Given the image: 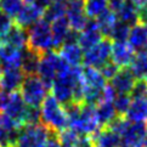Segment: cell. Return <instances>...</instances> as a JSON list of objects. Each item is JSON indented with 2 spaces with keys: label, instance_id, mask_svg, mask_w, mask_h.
I'll use <instances>...</instances> for the list:
<instances>
[{
  "label": "cell",
  "instance_id": "6da1fadb",
  "mask_svg": "<svg viewBox=\"0 0 147 147\" xmlns=\"http://www.w3.org/2000/svg\"><path fill=\"white\" fill-rule=\"evenodd\" d=\"M40 108V120L49 130L60 134L68 128V118L65 108L52 95L45 97Z\"/></svg>",
  "mask_w": 147,
  "mask_h": 147
},
{
  "label": "cell",
  "instance_id": "7a4b0ae2",
  "mask_svg": "<svg viewBox=\"0 0 147 147\" xmlns=\"http://www.w3.org/2000/svg\"><path fill=\"white\" fill-rule=\"evenodd\" d=\"M27 32V48L43 55L45 52L54 50L52 49V35L51 27L43 18L30 26Z\"/></svg>",
  "mask_w": 147,
  "mask_h": 147
},
{
  "label": "cell",
  "instance_id": "3957f363",
  "mask_svg": "<svg viewBox=\"0 0 147 147\" xmlns=\"http://www.w3.org/2000/svg\"><path fill=\"white\" fill-rule=\"evenodd\" d=\"M48 89L39 79L36 74L26 76L20 88V94L22 96L24 103L29 107L40 108L41 103L48 96Z\"/></svg>",
  "mask_w": 147,
  "mask_h": 147
},
{
  "label": "cell",
  "instance_id": "277c9868",
  "mask_svg": "<svg viewBox=\"0 0 147 147\" xmlns=\"http://www.w3.org/2000/svg\"><path fill=\"white\" fill-rule=\"evenodd\" d=\"M50 130L43 123L24 125L20 129L17 147H45Z\"/></svg>",
  "mask_w": 147,
  "mask_h": 147
},
{
  "label": "cell",
  "instance_id": "5b68a950",
  "mask_svg": "<svg viewBox=\"0 0 147 147\" xmlns=\"http://www.w3.org/2000/svg\"><path fill=\"white\" fill-rule=\"evenodd\" d=\"M112 50V41L103 38L98 44L92 46L89 50L84 51L83 55V63L85 67H92L100 69L107 61H109Z\"/></svg>",
  "mask_w": 147,
  "mask_h": 147
},
{
  "label": "cell",
  "instance_id": "8992f818",
  "mask_svg": "<svg viewBox=\"0 0 147 147\" xmlns=\"http://www.w3.org/2000/svg\"><path fill=\"white\" fill-rule=\"evenodd\" d=\"M60 61V55L59 52L54 50L48 51L40 56V62L39 67L36 71V76L39 77V79L43 82L45 88L50 90L52 86L55 78L57 76V65Z\"/></svg>",
  "mask_w": 147,
  "mask_h": 147
},
{
  "label": "cell",
  "instance_id": "52a82bcc",
  "mask_svg": "<svg viewBox=\"0 0 147 147\" xmlns=\"http://www.w3.org/2000/svg\"><path fill=\"white\" fill-rule=\"evenodd\" d=\"M66 18L71 26V29L80 32L89 20L84 12V0H67Z\"/></svg>",
  "mask_w": 147,
  "mask_h": 147
},
{
  "label": "cell",
  "instance_id": "ba28073f",
  "mask_svg": "<svg viewBox=\"0 0 147 147\" xmlns=\"http://www.w3.org/2000/svg\"><path fill=\"white\" fill-rule=\"evenodd\" d=\"M146 123L144 122H130L120 134L122 146L125 147H142L145 138Z\"/></svg>",
  "mask_w": 147,
  "mask_h": 147
},
{
  "label": "cell",
  "instance_id": "9c48e42d",
  "mask_svg": "<svg viewBox=\"0 0 147 147\" xmlns=\"http://www.w3.org/2000/svg\"><path fill=\"white\" fill-rule=\"evenodd\" d=\"M27 111V105L24 103L20 91L11 92L9 96L6 107L4 109V113L10 117L18 127L22 128L24 123V114Z\"/></svg>",
  "mask_w": 147,
  "mask_h": 147
},
{
  "label": "cell",
  "instance_id": "30bf717a",
  "mask_svg": "<svg viewBox=\"0 0 147 147\" xmlns=\"http://www.w3.org/2000/svg\"><path fill=\"white\" fill-rule=\"evenodd\" d=\"M103 39V36L100 32V28L95 20H88L86 24L79 32V38H78V45L82 48L83 51L89 50L92 46L98 44Z\"/></svg>",
  "mask_w": 147,
  "mask_h": 147
},
{
  "label": "cell",
  "instance_id": "8fae6325",
  "mask_svg": "<svg viewBox=\"0 0 147 147\" xmlns=\"http://www.w3.org/2000/svg\"><path fill=\"white\" fill-rule=\"evenodd\" d=\"M136 83V78L134 77L133 72L130 71V68H119L112 79L109 85L112 86L114 92L117 95H130L131 90Z\"/></svg>",
  "mask_w": 147,
  "mask_h": 147
},
{
  "label": "cell",
  "instance_id": "7c38bea8",
  "mask_svg": "<svg viewBox=\"0 0 147 147\" xmlns=\"http://www.w3.org/2000/svg\"><path fill=\"white\" fill-rule=\"evenodd\" d=\"M112 62L115 63L119 68H127L130 67L135 57V51L130 48V45L127 41L122 43H112L111 50Z\"/></svg>",
  "mask_w": 147,
  "mask_h": 147
},
{
  "label": "cell",
  "instance_id": "4fadbf2b",
  "mask_svg": "<svg viewBox=\"0 0 147 147\" xmlns=\"http://www.w3.org/2000/svg\"><path fill=\"white\" fill-rule=\"evenodd\" d=\"M24 73L21 68H12V69H3L0 74V88L7 94L18 91L24 79Z\"/></svg>",
  "mask_w": 147,
  "mask_h": 147
},
{
  "label": "cell",
  "instance_id": "5bb4252c",
  "mask_svg": "<svg viewBox=\"0 0 147 147\" xmlns=\"http://www.w3.org/2000/svg\"><path fill=\"white\" fill-rule=\"evenodd\" d=\"M21 60H22V50L6 43H0V61L3 65V69L21 68Z\"/></svg>",
  "mask_w": 147,
  "mask_h": 147
},
{
  "label": "cell",
  "instance_id": "9a60e30c",
  "mask_svg": "<svg viewBox=\"0 0 147 147\" xmlns=\"http://www.w3.org/2000/svg\"><path fill=\"white\" fill-rule=\"evenodd\" d=\"M43 18V11L33 4H24L23 9L15 17V24L23 29H28L30 26Z\"/></svg>",
  "mask_w": 147,
  "mask_h": 147
},
{
  "label": "cell",
  "instance_id": "2e32d148",
  "mask_svg": "<svg viewBox=\"0 0 147 147\" xmlns=\"http://www.w3.org/2000/svg\"><path fill=\"white\" fill-rule=\"evenodd\" d=\"M127 43L134 51H142L147 48V26L138 22L130 27Z\"/></svg>",
  "mask_w": 147,
  "mask_h": 147
},
{
  "label": "cell",
  "instance_id": "e0dca14e",
  "mask_svg": "<svg viewBox=\"0 0 147 147\" xmlns=\"http://www.w3.org/2000/svg\"><path fill=\"white\" fill-rule=\"evenodd\" d=\"M50 27H51V35H52V49L57 52L61 49V46L63 45L66 36L71 30V26L68 23L66 16H63L54 21Z\"/></svg>",
  "mask_w": 147,
  "mask_h": 147
},
{
  "label": "cell",
  "instance_id": "ac0fdd59",
  "mask_svg": "<svg viewBox=\"0 0 147 147\" xmlns=\"http://www.w3.org/2000/svg\"><path fill=\"white\" fill-rule=\"evenodd\" d=\"M57 52L61 59L71 67H79V65L83 63L84 51L78 44H65Z\"/></svg>",
  "mask_w": 147,
  "mask_h": 147
},
{
  "label": "cell",
  "instance_id": "d6986e66",
  "mask_svg": "<svg viewBox=\"0 0 147 147\" xmlns=\"http://www.w3.org/2000/svg\"><path fill=\"white\" fill-rule=\"evenodd\" d=\"M82 77L84 86L86 89H94V90H103L106 86V80L100 73L98 69L92 67H84L82 69Z\"/></svg>",
  "mask_w": 147,
  "mask_h": 147
},
{
  "label": "cell",
  "instance_id": "ffe728a7",
  "mask_svg": "<svg viewBox=\"0 0 147 147\" xmlns=\"http://www.w3.org/2000/svg\"><path fill=\"white\" fill-rule=\"evenodd\" d=\"M125 118L130 122H147V98H131Z\"/></svg>",
  "mask_w": 147,
  "mask_h": 147
},
{
  "label": "cell",
  "instance_id": "44dd1931",
  "mask_svg": "<svg viewBox=\"0 0 147 147\" xmlns=\"http://www.w3.org/2000/svg\"><path fill=\"white\" fill-rule=\"evenodd\" d=\"M40 56L38 52L30 50L29 48H24L22 50V60H21V71L24 76L36 74L40 62Z\"/></svg>",
  "mask_w": 147,
  "mask_h": 147
},
{
  "label": "cell",
  "instance_id": "7402d4cb",
  "mask_svg": "<svg viewBox=\"0 0 147 147\" xmlns=\"http://www.w3.org/2000/svg\"><path fill=\"white\" fill-rule=\"evenodd\" d=\"M1 43H6L20 50H23L24 48H27V32L26 29L13 23L11 28L7 30V33L4 35Z\"/></svg>",
  "mask_w": 147,
  "mask_h": 147
},
{
  "label": "cell",
  "instance_id": "603a6c76",
  "mask_svg": "<svg viewBox=\"0 0 147 147\" xmlns=\"http://www.w3.org/2000/svg\"><path fill=\"white\" fill-rule=\"evenodd\" d=\"M95 140L96 147H120L122 146V139L118 134L108 129L107 127L101 128L97 133L92 136Z\"/></svg>",
  "mask_w": 147,
  "mask_h": 147
},
{
  "label": "cell",
  "instance_id": "cb8c5ba5",
  "mask_svg": "<svg viewBox=\"0 0 147 147\" xmlns=\"http://www.w3.org/2000/svg\"><path fill=\"white\" fill-rule=\"evenodd\" d=\"M95 114H96V119L100 124L101 128H105L112 122V120L117 117V112L114 109L113 102L112 101H107L103 100L98 105H96L95 107Z\"/></svg>",
  "mask_w": 147,
  "mask_h": 147
},
{
  "label": "cell",
  "instance_id": "d4e9b609",
  "mask_svg": "<svg viewBox=\"0 0 147 147\" xmlns=\"http://www.w3.org/2000/svg\"><path fill=\"white\" fill-rule=\"evenodd\" d=\"M115 15H117L119 22L127 24L129 27H133L134 24L139 22V7L129 0H125L124 5Z\"/></svg>",
  "mask_w": 147,
  "mask_h": 147
},
{
  "label": "cell",
  "instance_id": "484cf974",
  "mask_svg": "<svg viewBox=\"0 0 147 147\" xmlns=\"http://www.w3.org/2000/svg\"><path fill=\"white\" fill-rule=\"evenodd\" d=\"M129 68L138 80L147 82V48L135 55Z\"/></svg>",
  "mask_w": 147,
  "mask_h": 147
},
{
  "label": "cell",
  "instance_id": "4316f807",
  "mask_svg": "<svg viewBox=\"0 0 147 147\" xmlns=\"http://www.w3.org/2000/svg\"><path fill=\"white\" fill-rule=\"evenodd\" d=\"M95 21H96V23L98 26L100 32H101L102 36L108 39V36H109V34H111L113 27L115 26V23L118 22V18H117V15L108 9L105 12H102L98 17H96Z\"/></svg>",
  "mask_w": 147,
  "mask_h": 147
},
{
  "label": "cell",
  "instance_id": "83f0119b",
  "mask_svg": "<svg viewBox=\"0 0 147 147\" xmlns=\"http://www.w3.org/2000/svg\"><path fill=\"white\" fill-rule=\"evenodd\" d=\"M106 10H108V0H84V12L90 20H95Z\"/></svg>",
  "mask_w": 147,
  "mask_h": 147
},
{
  "label": "cell",
  "instance_id": "f1b7e54d",
  "mask_svg": "<svg viewBox=\"0 0 147 147\" xmlns=\"http://www.w3.org/2000/svg\"><path fill=\"white\" fill-rule=\"evenodd\" d=\"M66 16V3H52L43 12V20L48 23H52L54 21Z\"/></svg>",
  "mask_w": 147,
  "mask_h": 147
},
{
  "label": "cell",
  "instance_id": "f546056e",
  "mask_svg": "<svg viewBox=\"0 0 147 147\" xmlns=\"http://www.w3.org/2000/svg\"><path fill=\"white\" fill-rule=\"evenodd\" d=\"M23 6V0H0V12L6 15L11 20L17 16Z\"/></svg>",
  "mask_w": 147,
  "mask_h": 147
},
{
  "label": "cell",
  "instance_id": "4dcf8cb0",
  "mask_svg": "<svg viewBox=\"0 0 147 147\" xmlns=\"http://www.w3.org/2000/svg\"><path fill=\"white\" fill-rule=\"evenodd\" d=\"M129 30L130 27L127 24H124L122 22L115 23V26L113 27L111 34H109L108 39L112 41V43H122V41H127L128 35H129Z\"/></svg>",
  "mask_w": 147,
  "mask_h": 147
},
{
  "label": "cell",
  "instance_id": "1f68e13d",
  "mask_svg": "<svg viewBox=\"0 0 147 147\" xmlns=\"http://www.w3.org/2000/svg\"><path fill=\"white\" fill-rule=\"evenodd\" d=\"M112 102H113V106H114L117 114L120 115V117H124L127 114L129 106L131 103V97L130 95H115Z\"/></svg>",
  "mask_w": 147,
  "mask_h": 147
},
{
  "label": "cell",
  "instance_id": "d6a6232c",
  "mask_svg": "<svg viewBox=\"0 0 147 147\" xmlns=\"http://www.w3.org/2000/svg\"><path fill=\"white\" fill-rule=\"evenodd\" d=\"M78 134L71 129H66L59 134L60 147H76Z\"/></svg>",
  "mask_w": 147,
  "mask_h": 147
},
{
  "label": "cell",
  "instance_id": "836d02e7",
  "mask_svg": "<svg viewBox=\"0 0 147 147\" xmlns=\"http://www.w3.org/2000/svg\"><path fill=\"white\" fill-rule=\"evenodd\" d=\"M131 98H147V82L136 80L133 90L130 92Z\"/></svg>",
  "mask_w": 147,
  "mask_h": 147
},
{
  "label": "cell",
  "instance_id": "e575fe53",
  "mask_svg": "<svg viewBox=\"0 0 147 147\" xmlns=\"http://www.w3.org/2000/svg\"><path fill=\"white\" fill-rule=\"evenodd\" d=\"M98 71L102 74V77L105 78V80H111L112 78L117 74V72L119 71V67L115 63H113L112 61H107Z\"/></svg>",
  "mask_w": 147,
  "mask_h": 147
},
{
  "label": "cell",
  "instance_id": "d590c367",
  "mask_svg": "<svg viewBox=\"0 0 147 147\" xmlns=\"http://www.w3.org/2000/svg\"><path fill=\"white\" fill-rule=\"evenodd\" d=\"M13 24L12 20L7 17L6 15H4L3 12H0V43L3 41L4 35L7 33V30L11 28V26Z\"/></svg>",
  "mask_w": 147,
  "mask_h": 147
},
{
  "label": "cell",
  "instance_id": "8d00e7d4",
  "mask_svg": "<svg viewBox=\"0 0 147 147\" xmlns=\"http://www.w3.org/2000/svg\"><path fill=\"white\" fill-rule=\"evenodd\" d=\"M76 147H96V144L90 135H78Z\"/></svg>",
  "mask_w": 147,
  "mask_h": 147
},
{
  "label": "cell",
  "instance_id": "74e56055",
  "mask_svg": "<svg viewBox=\"0 0 147 147\" xmlns=\"http://www.w3.org/2000/svg\"><path fill=\"white\" fill-rule=\"evenodd\" d=\"M45 147H60L59 134L50 130V134H49V138H48V141H46Z\"/></svg>",
  "mask_w": 147,
  "mask_h": 147
},
{
  "label": "cell",
  "instance_id": "f35d334b",
  "mask_svg": "<svg viewBox=\"0 0 147 147\" xmlns=\"http://www.w3.org/2000/svg\"><path fill=\"white\" fill-rule=\"evenodd\" d=\"M124 3L125 0H108V9L114 13H117L120 10V7L124 5Z\"/></svg>",
  "mask_w": 147,
  "mask_h": 147
},
{
  "label": "cell",
  "instance_id": "ab89813d",
  "mask_svg": "<svg viewBox=\"0 0 147 147\" xmlns=\"http://www.w3.org/2000/svg\"><path fill=\"white\" fill-rule=\"evenodd\" d=\"M9 96H10V94H7L6 91H4L3 89L0 88V113H1L5 109V107H6Z\"/></svg>",
  "mask_w": 147,
  "mask_h": 147
},
{
  "label": "cell",
  "instance_id": "60d3db41",
  "mask_svg": "<svg viewBox=\"0 0 147 147\" xmlns=\"http://www.w3.org/2000/svg\"><path fill=\"white\" fill-rule=\"evenodd\" d=\"M32 4H33V5H35L36 7L40 9L41 11L44 12V10H45V9L48 7L49 5L51 4V0H34V1H33Z\"/></svg>",
  "mask_w": 147,
  "mask_h": 147
},
{
  "label": "cell",
  "instance_id": "b9f144b4",
  "mask_svg": "<svg viewBox=\"0 0 147 147\" xmlns=\"http://www.w3.org/2000/svg\"><path fill=\"white\" fill-rule=\"evenodd\" d=\"M129 1H131L134 5H136V6H138L139 9H140L141 6H144V5H146V4H147L146 0H129Z\"/></svg>",
  "mask_w": 147,
  "mask_h": 147
},
{
  "label": "cell",
  "instance_id": "7bdbcfd3",
  "mask_svg": "<svg viewBox=\"0 0 147 147\" xmlns=\"http://www.w3.org/2000/svg\"><path fill=\"white\" fill-rule=\"evenodd\" d=\"M142 147H147V124H146V130H145V138H144V145Z\"/></svg>",
  "mask_w": 147,
  "mask_h": 147
},
{
  "label": "cell",
  "instance_id": "ee69618b",
  "mask_svg": "<svg viewBox=\"0 0 147 147\" xmlns=\"http://www.w3.org/2000/svg\"><path fill=\"white\" fill-rule=\"evenodd\" d=\"M52 3H66L67 0H51Z\"/></svg>",
  "mask_w": 147,
  "mask_h": 147
},
{
  "label": "cell",
  "instance_id": "f6af8a7d",
  "mask_svg": "<svg viewBox=\"0 0 147 147\" xmlns=\"http://www.w3.org/2000/svg\"><path fill=\"white\" fill-rule=\"evenodd\" d=\"M23 1H24V4H32L34 0H23Z\"/></svg>",
  "mask_w": 147,
  "mask_h": 147
},
{
  "label": "cell",
  "instance_id": "bcb514c9",
  "mask_svg": "<svg viewBox=\"0 0 147 147\" xmlns=\"http://www.w3.org/2000/svg\"><path fill=\"white\" fill-rule=\"evenodd\" d=\"M1 72H3V65H1V61H0V74H1Z\"/></svg>",
  "mask_w": 147,
  "mask_h": 147
},
{
  "label": "cell",
  "instance_id": "7dc6e473",
  "mask_svg": "<svg viewBox=\"0 0 147 147\" xmlns=\"http://www.w3.org/2000/svg\"><path fill=\"white\" fill-rule=\"evenodd\" d=\"M9 147H17L16 145H12V146H9Z\"/></svg>",
  "mask_w": 147,
  "mask_h": 147
},
{
  "label": "cell",
  "instance_id": "c3c4849f",
  "mask_svg": "<svg viewBox=\"0 0 147 147\" xmlns=\"http://www.w3.org/2000/svg\"><path fill=\"white\" fill-rule=\"evenodd\" d=\"M146 1H147V0H146Z\"/></svg>",
  "mask_w": 147,
  "mask_h": 147
}]
</instances>
